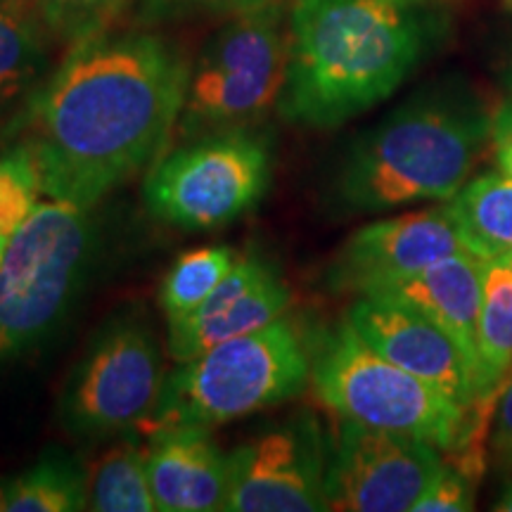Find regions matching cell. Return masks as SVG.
<instances>
[{"mask_svg":"<svg viewBox=\"0 0 512 512\" xmlns=\"http://www.w3.org/2000/svg\"><path fill=\"white\" fill-rule=\"evenodd\" d=\"M188 76L178 48L145 31L69 48L19 117L43 197L93 209L150 169L176 133Z\"/></svg>","mask_w":512,"mask_h":512,"instance_id":"cell-1","label":"cell"},{"mask_svg":"<svg viewBox=\"0 0 512 512\" xmlns=\"http://www.w3.org/2000/svg\"><path fill=\"white\" fill-rule=\"evenodd\" d=\"M496 162L503 176L512 178V102L505 100L494 112V128H491Z\"/></svg>","mask_w":512,"mask_h":512,"instance_id":"cell-27","label":"cell"},{"mask_svg":"<svg viewBox=\"0 0 512 512\" xmlns=\"http://www.w3.org/2000/svg\"><path fill=\"white\" fill-rule=\"evenodd\" d=\"M5 489H8V479H0V512H5Z\"/></svg>","mask_w":512,"mask_h":512,"instance_id":"cell-30","label":"cell"},{"mask_svg":"<svg viewBox=\"0 0 512 512\" xmlns=\"http://www.w3.org/2000/svg\"><path fill=\"white\" fill-rule=\"evenodd\" d=\"M292 292L273 264L266 268L256 283L242 294L226 311L204 320H188V323L169 325V354L178 363L202 356L204 351L219 347L230 339L245 337L256 332L273 320L283 318L290 309Z\"/></svg>","mask_w":512,"mask_h":512,"instance_id":"cell-15","label":"cell"},{"mask_svg":"<svg viewBox=\"0 0 512 512\" xmlns=\"http://www.w3.org/2000/svg\"><path fill=\"white\" fill-rule=\"evenodd\" d=\"M389 3H396V5H408V8H422V5L432 3V0H389Z\"/></svg>","mask_w":512,"mask_h":512,"instance_id":"cell-29","label":"cell"},{"mask_svg":"<svg viewBox=\"0 0 512 512\" xmlns=\"http://www.w3.org/2000/svg\"><path fill=\"white\" fill-rule=\"evenodd\" d=\"M238 259L240 254L226 245L197 247L178 256L159 290V304L169 325L188 318L216 290Z\"/></svg>","mask_w":512,"mask_h":512,"instance_id":"cell-21","label":"cell"},{"mask_svg":"<svg viewBox=\"0 0 512 512\" xmlns=\"http://www.w3.org/2000/svg\"><path fill=\"white\" fill-rule=\"evenodd\" d=\"M162 351L133 316L107 323L69 375L60 399L64 430L81 439H114L152 425L164 392Z\"/></svg>","mask_w":512,"mask_h":512,"instance_id":"cell-8","label":"cell"},{"mask_svg":"<svg viewBox=\"0 0 512 512\" xmlns=\"http://www.w3.org/2000/svg\"><path fill=\"white\" fill-rule=\"evenodd\" d=\"M489 261L470 252H458L434 261L425 271L370 294L413 306L422 316L441 325L463 349L472 370L477 366V330L482 311L484 268Z\"/></svg>","mask_w":512,"mask_h":512,"instance_id":"cell-14","label":"cell"},{"mask_svg":"<svg viewBox=\"0 0 512 512\" xmlns=\"http://www.w3.org/2000/svg\"><path fill=\"white\" fill-rule=\"evenodd\" d=\"M95 254V223L81 204L41 202L0 264V366L46 339L79 294Z\"/></svg>","mask_w":512,"mask_h":512,"instance_id":"cell-5","label":"cell"},{"mask_svg":"<svg viewBox=\"0 0 512 512\" xmlns=\"http://www.w3.org/2000/svg\"><path fill=\"white\" fill-rule=\"evenodd\" d=\"M496 510H498V512H512V484L508 486V489L503 491V496L498 498Z\"/></svg>","mask_w":512,"mask_h":512,"instance_id":"cell-28","label":"cell"},{"mask_svg":"<svg viewBox=\"0 0 512 512\" xmlns=\"http://www.w3.org/2000/svg\"><path fill=\"white\" fill-rule=\"evenodd\" d=\"M347 323L377 354L432 384L458 406L467 408L475 401V370L460 344L413 306L382 294H363L347 311Z\"/></svg>","mask_w":512,"mask_h":512,"instance_id":"cell-12","label":"cell"},{"mask_svg":"<svg viewBox=\"0 0 512 512\" xmlns=\"http://www.w3.org/2000/svg\"><path fill=\"white\" fill-rule=\"evenodd\" d=\"M311 382V349L285 316L166 375L152 427H219L294 399Z\"/></svg>","mask_w":512,"mask_h":512,"instance_id":"cell-4","label":"cell"},{"mask_svg":"<svg viewBox=\"0 0 512 512\" xmlns=\"http://www.w3.org/2000/svg\"><path fill=\"white\" fill-rule=\"evenodd\" d=\"M55 41L69 48L112 31L131 0H34Z\"/></svg>","mask_w":512,"mask_h":512,"instance_id":"cell-23","label":"cell"},{"mask_svg":"<svg viewBox=\"0 0 512 512\" xmlns=\"http://www.w3.org/2000/svg\"><path fill=\"white\" fill-rule=\"evenodd\" d=\"M268 0H138L147 17H192V15H238L259 8Z\"/></svg>","mask_w":512,"mask_h":512,"instance_id":"cell-25","label":"cell"},{"mask_svg":"<svg viewBox=\"0 0 512 512\" xmlns=\"http://www.w3.org/2000/svg\"><path fill=\"white\" fill-rule=\"evenodd\" d=\"M505 91H508V102H512V64L508 69V79H505Z\"/></svg>","mask_w":512,"mask_h":512,"instance_id":"cell-31","label":"cell"},{"mask_svg":"<svg viewBox=\"0 0 512 512\" xmlns=\"http://www.w3.org/2000/svg\"><path fill=\"white\" fill-rule=\"evenodd\" d=\"M147 472L159 512L226 510L230 453L207 427H157L147 444Z\"/></svg>","mask_w":512,"mask_h":512,"instance_id":"cell-13","label":"cell"},{"mask_svg":"<svg viewBox=\"0 0 512 512\" xmlns=\"http://www.w3.org/2000/svg\"><path fill=\"white\" fill-rule=\"evenodd\" d=\"M50 41L34 0H0V110L41 79Z\"/></svg>","mask_w":512,"mask_h":512,"instance_id":"cell-17","label":"cell"},{"mask_svg":"<svg viewBox=\"0 0 512 512\" xmlns=\"http://www.w3.org/2000/svg\"><path fill=\"white\" fill-rule=\"evenodd\" d=\"M460 238L470 254L486 261L512 254V178L482 174L448 200Z\"/></svg>","mask_w":512,"mask_h":512,"instance_id":"cell-16","label":"cell"},{"mask_svg":"<svg viewBox=\"0 0 512 512\" xmlns=\"http://www.w3.org/2000/svg\"><path fill=\"white\" fill-rule=\"evenodd\" d=\"M273 178L271 143L252 126L185 138L147 171L143 197L159 221L214 230L264 200Z\"/></svg>","mask_w":512,"mask_h":512,"instance_id":"cell-7","label":"cell"},{"mask_svg":"<svg viewBox=\"0 0 512 512\" xmlns=\"http://www.w3.org/2000/svg\"><path fill=\"white\" fill-rule=\"evenodd\" d=\"M512 370V271L503 259L484 268L482 311L477 330L475 399L501 387Z\"/></svg>","mask_w":512,"mask_h":512,"instance_id":"cell-19","label":"cell"},{"mask_svg":"<svg viewBox=\"0 0 512 512\" xmlns=\"http://www.w3.org/2000/svg\"><path fill=\"white\" fill-rule=\"evenodd\" d=\"M41 197V178L29 147L19 143L0 155V264Z\"/></svg>","mask_w":512,"mask_h":512,"instance_id":"cell-22","label":"cell"},{"mask_svg":"<svg viewBox=\"0 0 512 512\" xmlns=\"http://www.w3.org/2000/svg\"><path fill=\"white\" fill-rule=\"evenodd\" d=\"M88 510L86 470L60 448H48L27 470L8 479L5 512Z\"/></svg>","mask_w":512,"mask_h":512,"instance_id":"cell-20","label":"cell"},{"mask_svg":"<svg viewBox=\"0 0 512 512\" xmlns=\"http://www.w3.org/2000/svg\"><path fill=\"white\" fill-rule=\"evenodd\" d=\"M467 252L448 204L375 221L344 242L325 273L335 292L370 294Z\"/></svg>","mask_w":512,"mask_h":512,"instance_id":"cell-11","label":"cell"},{"mask_svg":"<svg viewBox=\"0 0 512 512\" xmlns=\"http://www.w3.org/2000/svg\"><path fill=\"white\" fill-rule=\"evenodd\" d=\"M501 259L505 261V264L510 266V271H512V254H508V256H501Z\"/></svg>","mask_w":512,"mask_h":512,"instance_id":"cell-32","label":"cell"},{"mask_svg":"<svg viewBox=\"0 0 512 512\" xmlns=\"http://www.w3.org/2000/svg\"><path fill=\"white\" fill-rule=\"evenodd\" d=\"M430 43L418 8L389 0H294L278 110L306 128H337L387 100Z\"/></svg>","mask_w":512,"mask_h":512,"instance_id":"cell-2","label":"cell"},{"mask_svg":"<svg viewBox=\"0 0 512 512\" xmlns=\"http://www.w3.org/2000/svg\"><path fill=\"white\" fill-rule=\"evenodd\" d=\"M330 451L311 415L256 432L230 453V512L328 510Z\"/></svg>","mask_w":512,"mask_h":512,"instance_id":"cell-9","label":"cell"},{"mask_svg":"<svg viewBox=\"0 0 512 512\" xmlns=\"http://www.w3.org/2000/svg\"><path fill=\"white\" fill-rule=\"evenodd\" d=\"M88 510L93 512H155L147 446L133 434H121L86 470Z\"/></svg>","mask_w":512,"mask_h":512,"instance_id":"cell-18","label":"cell"},{"mask_svg":"<svg viewBox=\"0 0 512 512\" xmlns=\"http://www.w3.org/2000/svg\"><path fill=\"white\" fill-rule=\"evenodd\" d=\"M441 467L439 448L430 441L342 420L325 482L328 510H413Z\"/></svg>","mask_w":512,"mask_h":512,"instance_id":"cell-10","label":"cell"},{"mask_svg":"<svg viewBox=\"0 0 512 512\" xmlns=\"http://www.w3.org/2000/svg\"><path fill=\"white\" fill-rule=\"evenodd\" d=\"M475 489L477 486L465 475L444 465L413 505V512H467L475 508Z\"/></svg>","mask_w":512,"mask_h":512,"instance_id":"cell-24","label":"cell"},{"mask_svg":"<svg viewBox=\"0 0 512 512\" xmlns=\"http://www.w3.org/2000/svg\"><path fill=\"white\" fill-rule=\"evenodd\" d=\"M491 128L494 112L475 88L437 83L349 145L335 176V202L354 214H377L451 200L491 143Z\"/></svg>","mask_w":512,"mask_h":512,"instance_id":"cell-3","label":"cell"},{"mask_svg":"<svg viewBox=\"0 0 512 512\" xmlns=\"http://www.w3.org/2000/svg\"><path fill=\"white\" fill-rule=\"evenodd\" d=\"M494 453L505 470H512V373L498 399V418L494 432Z\"/></svg>","mask_w":512,"mask_h":512,"instance_id":"cell-26","label":"cell"},{"mask_svg":"<svg viewBox=\"0 0 512 512\" xmlns=\"http://www.w3.org/2000/svg\"><path fill=\"white\" fill-rule=\"evenodd\" d=\"M311 384L342 420L430 441L439 451L463 430L467 408L377 354L347 320L311 349Z\"/></svg>","mask_w":512,"mask_h":512,"instance_id":"cell-6","label":"cell"}]
</instances>
